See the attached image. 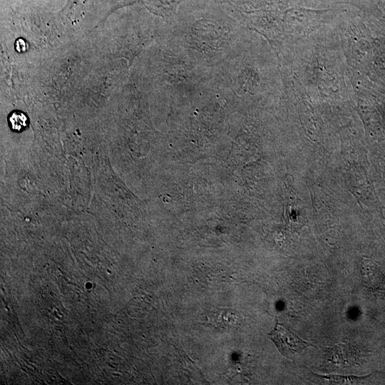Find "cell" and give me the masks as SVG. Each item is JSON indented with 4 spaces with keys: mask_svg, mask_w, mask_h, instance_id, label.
Returning a JSON list of instances; mask_svg holds the SVG:
<instances>
[{
    "mask_svg": "<svg viewBox=\"0 0 385 385\" xmlns=\"http://www.w3.org/2000/svg\"><path fill=\"white\" fill-rule=\"evenodd\" d=\"M268 335L280 353L287 358L301 352L307 346H313L299 338L279 322Z\"/></svg>",
    "mask_w": 385,
    "mask_h": 385,
    "instance_id": "6da1fadb",
    "label": "cell"
},
{
    "mask_svg": "<svg viewBox=\"0 0 385 385\" xmlns=\"http://www.w3.org/2000/svg\"><path fill=\"white\" fill-rule=\"evenodd\" d=\"M10 126L14 131L19 132L28 125V118L21 111L13 112L9 118Z\"/></svg>",
    "mask_w": 385,
    "mask_h": 385,
    "instance_id": "7a4b0ae2",
    "label": "cell"
}]
</instances>
